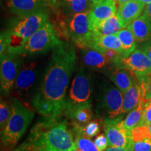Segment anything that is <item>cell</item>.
<instances>
[{"mask_svg": "<svg viewBox=\"0 0 151 151\" xmlns=\"http://www.w3.org/2000/svg\"><path fill=\"white\" fill-rule=\"evenodd\" d=\"M134 37L137 43H145L151 41V22L144 16H141L127 26Z\"/></svg>", "mask_w": 151, "mask_h": 151, "instance_id": "ac0fdd59", "label": "cell"}, {"mask_svg": "<svg viewBox=\"0 0 151 151\" xmlns=\"http://www.w3.org/2000/svg\"><path fill=\"white\" fill-rule=\"evenodd\" d=\"M92 106H86L78 109L71 113L68 118L72 119L73 121L80 124L88 123L92 119L93 113L92 111Z\"/></svg>", "mask_w": 151, "mask_h": 151, "instance_id": "d4e9b609", "label": "cell"}, {"mask_svg": "<svg viewBox=\"0 0 151 151\" xmlns=\"http://www.w3.org/2000/svg\"><path fill=\"white\" fill-rule=\"evenodd\" d=\"M116 65L126 68L137 78L151 74V61L144 50L136 48L128 56L122 58Z\"/></svg>", "mask_w": 151, "mask_h": 151, "instance_id": "7c38bea8", "label": "cell"}, {"mask_svg": "<svg viewBox=\"0 0 151 151\" xmlns=\"http://www.w3.org/2000/svg\"><path fill=\"white\" fill-rule=\"evenodd\" d=\"M122 46V58L127 57L136 49L137 42L128 27L122 28L116 34Z\"/></svg>", "mask_w": 151, "mask_h": 151, "instance_id": "603a6c76", "label": "cell"}, {"mask_svg": "<svg viewBox=\"0 0 151 151\" xmlns=\"http://www.w3.org/2000/svg\"><path fill=\"white\" fill-rule=\"evenodd\" d=\"M87 48L94 49L101 52L108 49H111L117 50L122 54L121 43L116 35H98L95 33Z\"/></svg>", "mask_w": 151, "mask_h": 151, "instance_id": "d6986e66", "label": "cell"}, {"mask_svg": "<svg viewBox=\"0 0 151 151\" xmlns=\"http://www.w3.org/2000/svg\"><path fill=\"white\" fill-rule=\"evenodd\" d=\"M143 107H144V101L141 99L137 106L129 111L126 118L122 120L124 127L128 131L130 132L132 129L139 125L142 119Z\"/></svg>", "mask_w": 151, "mask_h": 151, "instance_id": "cb8c5ba5", "label": "cell"}, {"mask_svg": "<svg viewBox=\"0 0 151 151\" xmlns=\"http://www.w3.org/2000/svg\"><path fill=\"white\" fill-rule=\"evenodd\" d=\"M116 0H103L93 4L88 14L93 27L116 15L117 13Z\"/></svg>", "mask_w": 151, "mask_h": 151, "instance_id": "9a60e30c", "label": "cell"}, {"mask_svg": "<svg viewBox=\"0 0 151 151\" xmlns=\"http://www.w3.org/2000/svg\"><path fill=\"white\" fill-rule=\"evenodd\" d=\"M70 151H80V150H79V149H78L77 148H76L73 149V150H71Z\"/></svg>", "mask_w": 151, "mask_h": 151, "instance_id": "b9f144b4", "label": "cell"}, {"mask_svg": "<svg viewBox=\"0 0 151 151\" xmlns=\"http://www.w3.org/2000/svg\"><path fill=\"white\" fill-rule=\"evenodd\" d=\"M11 151H22V149L21 148V147L19 146L18 148L14 149V150H11Z\"/></svg>", "mask_w": 151, "mask_h": 151, "instance_id": "60d3db41", "label": "cell"}, {"mask_svg": "<svg viewBox=\"0 0 151 151\" xmlns=\"http://www.w3.org/2000/svg\"><path fill=\"white\" fill-rule=\"evenodd\" d=\"M48 21L49 18L46 9L25 16H18L7 29L9 32V43L6 51L20 55L24 43Z\"/></svg>", "mask_w": 151, "mask_h": 151, "instance_id": "3957f363", "label": "cell"}, {"mask_svg": "<svg viewBox=\"0 0 151 151\" xmlns=\"http://www.w3.org/2000/svg\"><path fill=\"white\" fill-rule=\"evenodd\" d=\"M6 1L11 12L19 17L46 10L47 6L46 1L40 0H6Z\"/></svg>", "mask_w": 151, "mask_h": 151, "instance_id": "5bb4252c", "label": "cell"}, {"mask_svg": "<svg viewBox=\"0 0 151 151\" xmlns=\"http://www.w3.org/2000/svg\"><path fill=\"white\" fill-rule=\"evenodd\" d=\"M54 26L48 21L24 43L20 55H33L52 50L61 42Z\"/></svg>", "mask_w": 151, "mask_h": 151, "instance_id": "8992f818", "label": "cell"}, {"mask_svg": "<svg viewBox=\"0 0 151 151\" xmlns=\"http://www.w3.org/2000/svg\"><path fill=\"white\" fill-rule=\"evenodd\" d=\"M9 43V33L8 30H6L1 33L0 37V54L2 55L5 52Z\"/></svg>", "mask_w": 151, "mask_h": 151, "instance_id": "836d02e7", "label": "cell"}, {"mask_svg": "<svg viewBox=\"0 0 151 151\" xmlns=\"http://www.w3.org/2000/svg\"><path fill=\"white\" fill-rule=\"evenodd\" d=\"M141 99V88L139 80L123 94L122 114L129 113L137 106Z\"/></svg>", "mask_w": 151, "mask_h": 151, "instance_id": "ffe728a7", "label": "cell"}, {"mask_svg": "<svg viewBox=\"0 0 151 151\" xmlns=\"http://www.w3.org/2000/svg\"><path fill=\"white\" fill-rule=\"evenodd\" d=\"M141 88V99L144 102L151 101V74L138 78Z\"/></svg>", "mask_w": 151, "mask_h": 151, "instance_id": "83f0119b", "label": "cell"}, {"mask_svg": "<svg viewBox=\"0 0 151 151\" xmlns=\"http://www.w3.org/2000/svg\"><path fill=\"white\" fill-rule=\"evenodd\" d=\"M82 60L88 68L103 73L113 65L102 52L92 48H82Z\"/></svg>", "mask_w": 151, "mask_h": 151, "instance_id": "2e32d148", "label": "cell"}, {"mask_svg": "<svg viewBox=\"0 0 151 151\" xmlns=\"http://www.w3.org/2000/svg\"><path fill=\"white\" fill-rule=\"evenodd\" d=\"M75 141L76 148L80 151H100L94 142H92L83 134L76 136Z\"/></svg>", "mask_w": 151, "mask_h": 151, "instance_id": "4316f807", "label": "cell"}, {"mask_svg": "<svg viewBox=\"0 0 151 151\" xmlns=\"http://www.w3.org/2000/svg\"><path fill=\"white\" fill-rule=\"evenodd\" d=\"M94 32L98 35H116L122 29V26L117 15L105 20L101 23L93 27Z\"/></svg>", "mask_w": 151, "mask_h": 151, "instance_id": "7402d4cb", "label": "cell"}, {"mask_svg": "<svg viewBox=\"0 0 151 151\" xmlns=\"http://www.w3.org/2000/svg\"><path fill=\"white\" fill-rule=\"evenodd\" d=\"M143 15L148 19L149 21L151 22V2L146 5Z\"/></svg>", "mask_w": 151, "mask_h": 151, "instance_id": "d590c367", "label": "cell"}, {"mask_svg": "<svg viewBox=\"0 0 151 151\" xmlns=\"http://www.w3.org/2000/svg\"><path fill=\"white\" fill-rule=\"evenodd\" d=\"M148 128H149V131H150V134H151V124H150V125H148Z\"/></svg>", "mask_w": 151, "mask_h": 151, "instance_id": "7bdbcfd3", "label": "cell"}, {"mask_svg": "<svg viewBox=\"0 0 151 151\" xmlns=\"http://www.w3.org/2000/svg\"><path fill=\"white\" fill-rule=\"evenodd\" d=\"M91 1V2L93 4H97L100 2V1H103V0H90Z\"/></svg>", "mask_w": 151, "mask_h": 151, "instance_id": "ab89813d", "label": "cell"}, {"mask_svg": "<svg viewBox=\"0 0 151 151\" xmlns=\"http://www.w3.org/2000/svg\"><path fill=\"white\" fill-rule=\"evenodd\" d=\"M22 151H32V150H22Z\"/></svg>", "mask_w": 151, "mask_h": 151, "instance_id": "f6af8a7d", "label": "cell"}, {"mask_svg": "<svg viewBox=\"0 0 151 151\" xmlns=\"http://www.w3.org/2000/svg\"><path fill=\"white\" fill-rule=\"evenodd\" d=\"M100 132L99 122L97 121H91L86 124L83 129V134L89 139L97 136Z\"/></svg>", "mask_w": 151, "mask_h": 151, "instance_id": "f546056e", "label": "cell"}, {"mask_svg": "<svg viewBox=\"0 0 151 151\" xmlns=\"http://www.w3.org/2000/svg\"><path fill=\"white\" fill-rule=\"evenodd\" d=\"M92 86L90 75L80 68L73 78L68 97L66 99V109L64 115L69 117L77 109L92 106Z\"/></svg>", "mask_w": 151, "mask_h": 151, "instance_id": "5b68a950", "label": "cell"}, {"mask_svg": "<svg viewBox=\"0 0 151 151\" xmlns=\"http://www.w3.org/2000/svg\"><path fill=\"white\" fill-rule=\"evenodd\" d=\"M12 105L6 100L1 99L0 103V129L1 132H3L6 127L7 124L10 120L12 115Z\"/></svg>", "mask_w": 151, "mask_h": 151, "instance_id": "484cf974", "label": "cell"}, {"mask_svg": "<svg viewBox=\"0 0 151 151\" xmlns=\"http://www.w3.org/2000/svg\"><path fill=\"white\" fill-rule=\"evenodd\" d=\"M116 1H117V4H118L119 6H121L122 4H124L129 2V1H133V0H116Z\"/></svg>", "mask_w": 151, "mask_h": 151, "instance_id": "74e56055", "label": "cell"}, {"mask_svg": "<svg viewBox=\"0 0 151 151\" xmlns=\"http://www.w3.org/2000/svg\"><path fill=\"white\" fill-rule=\"evenodd\" d=\"M11 103L12 115L4 130L1 132V144L6 150L16 146L35 116L34 111L17 98H13Z\"/></svg>", "mask_w": 151, "mask_h": 151, "instance_id": "277c9868", "label": "cell"}, {"mask_svg": "<svg viewBox=\"0 0 151 151\" xmlns=\"http://www.w3.org/2000/svg\"><path fill=\"white\" fill-rule=\"evenodd\" d=\"M133 142L143 140L144 139H151V134L148 126H138L130 131Z\"/></svg>", "mask_w": 151, "mask_h": 151, "instance_id": "f1b7e54d", "label": "cell"}, {"mask_svg": "<svg viewBox=\"0 0 151 151\" xmlns=\"http://www.w3.org/2000/svg\"><path fill=\"white\" fill-rule=\"evenodd\" d=\"M105 151H132V148H124V147H118L110 146L106 149Z\"/></svg>", "mask_w": 151, "mask_h": 151, "instance_id": "e575fe53", "label": "cell"}, {"mask_svg": "<svg viewBox=\"0 0 151 151\" xmlns=\"http://www.w3.org/2000/svg\"><path fill=\"white\" fill-rule=\"evenodd\" d=\"M22 62L23 59L21 55L6 52L1 55L0 88L3 95H9L14 87Z\"/></svg>", "mask_w": 151, "mask_h": 151, "instance_id": "9c48e42d", "label": "cell"}, {"mask_svg": "<svg viewBox=\"0 0 151 151\" xmlns=\"http://www.w3.org/2000/svg\"><path fill=\"white\" fill-rule=\"evenodd\" d=\"M123 93L117 87L104 83L101 85L98 95V113L104 119L116 118L122 116Z\"/></svg>", "mask_w": 151, "mask_h": 151, "instance_id": "52a82bcc", "label": "cell"}, {"mask_svg": "<svg viewBox=\"0 0 151 151\" xmlns=\"http://www.w3.org/2000/svg\"><path fill=\"white\" fill-rule=\"evenodd\" d=\"M139 1H141V2H142L143 4H144L145 5L148 4L149 3L151 2V0H139Z\"/></svg>", "mask_w": 151, "mask_h": 151, "instance_id": "f35d334b", "label": "cell"}, {"mask_svg": "<svg viewBox=\"0 0 151 151\" xmlns=\"http://www.w3.org/2000/svg\"><path fill=\"white\" fill-rule=\"evenodd\" d=\"M58 118L45 117L36 123L27 140L20 146L22 150L70 151L76 148L72 131Z\"/></svg>", "mask_w": 151, "mask_h": 151, "instance_id": "7a4b0ae2", "label": "cell"}, {"mask_svg": "<svg viewBox=\"0 0 151 151\" xmlns=\"http://www.w3.org/2000/svg\"><path fill=\"white\" fill-rule=\"evenodd\" d=\"M104 74L123 94L138 80L134 75L120 65L111 66L104 71Z\"/></svg>", "mask_w": 151, "mask_h": 151, "instance_id": "4fadbf2b", "label": "cell"}, {"mask_svg": "<svg viewBox=\"0 0 151 151\" xmlns=\"http://www.w3.org/2000/svg\"><path fill=\"white\" fill-rule=\"evenodd\" d=\"M38 75L36 62H22L14 85V91L20 99L25 101L35 87Z\"/></svg>", "mask_w": 151, "mask_h": 151, "instance_id": "30bf717a", "label": "cell"}, {"mask_svg": "<svg viewBox=\"0 0 151 151\" xmlns=\"http://www.w3.org/2000/svg\"><path fill=\"white\" fill-rule=\"evenodd\" d=\"M94 142L100 151H105L109 144L108 139L104 134H101L98 135L94 139Z\"/></svg>", "mask_w": 151, "mask_h": 151, "instance_id": "d6a6232c", "label": "cell"}, {"mask_svg": "<svg viewBox=\"0 0 151 151\" xmlns=\"http://www.w3.org/2000/svg\"><path fill=\"white\" fill-rule=\"evenodd\" d=\"M132 151H151V139H144L132 143Z\"/></svg>", "mask_w": 151, "mask_h": 151, "instance_id": "4dcf8cb0", "label": "cell"}, {"mask_svg": "<svg viewBox=\"0 0 151 151\" xmlns=\"http://www.w3.org/2000/svg\"><path fill=\"white\" fill-rule=\"evenodd\" d=\"M60 5L67 17L80 13L89 12L93 6L90 0H60Z\"/></svg>", "mask_w": 151, "mask_h": 151, "instance_id": "44dd1931", "label": "cell"}, {"mask_svg": "<svg viewBox=\"0 0 151 151\" xmlns=\"http://www.w3.org/2000/svg\"><path fill=\"white\" fill-rule=\"evenodd\" d=\"M76 54L73 46L61 41L52 49L50 59L32 104L43 116L58 118L66 109V92L76 65Z\"/></svg>", "mask_w": 151, "mask_h": 151, "instance_id": "6da1fadb", "label": "cell"}, {"mask_svg": "<svg viewBox=\"0 0 151 151\" xmlns=\"http://www.w3.org/2000/svg\"><path fill=\"white\" fill-rule=\"evenodd\" d=\"M151 124V101L144 102L143 116L139 126H148Z\"/></svg>", "mask_w": 151, "mask_h": 151, "instance_id": "1f68e13d", "label": "cell"}, {"mask_svg": "<svg viewBox=\"0 0 151 151\" xmlns=\"http://www.w3.org/2000/svg\"><path fill=\"white\" fill-rule=\"evenodd\" d=\"M143 50L146 51L147 55H148L149 59H150L151 61V43H150V44L148 45V46L145 47V48L143 49Z\"/></svg>", "mask_w": 151, "mask_h": 151, "instance_id": "8d00e7d4", "label": "cell"}, {"mask_svg": "<svg viewBox=\"0 0 151 151\" xmlns=\"http://www.w3.org/2000/svg\"><path fill=\"white\" fill-rule=\"evenodd\" d=\"M145 6L139 0H133L119 6L116 15L121 22L122 27H127L131 22L141 16Z\"/></svg>", "mask_w": 151, "mask_h": 151, "instance_id": "e0dca14e", "label": "cell"}, {"mask_svg": "<svg viewBox=\"0 0 151 151\" xmlns=\"http://www.w3.org/2000/svg\"><path fill=\"white\" fill-rule=\"evenodd\" d=\"M123 115L112 119L104 120V129L109 141V146L132 148L131 133L124 127Z\"/></svg>", "mask_w": 151, "mask_h": 151, "instance_id": "8fae6325", "label": "cell"}, {"mask_svg": "<svg viewBox=\"0 0 151 151\" xmlns=\"http://www.w3.org/2000/svg\"><path fill=\"white\" fill-rule=\"evenodd\" d=\"M67 29L70 39L81 49L88 48L95 35L88 12L80 13L68 17Z\"/></svg>", "mask_w": 151, "mask_h": 151, "instance_id": "ba28073f", "label": "cell"}, {"mask_svg": "<svg viewBox=\"0 0 151 151\" xmlns=\"http://www.w3.org/2000/svg\"><path fill=\"white\" fill-rule=\"evenodd\" d=\"M40 1H53V0H40Z\"/></svg>", "mask_w": 151, "mask_h": 151, "instance_id": "ee69618b", "label": "cell"}]
</instances>
